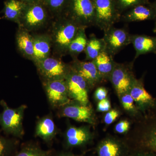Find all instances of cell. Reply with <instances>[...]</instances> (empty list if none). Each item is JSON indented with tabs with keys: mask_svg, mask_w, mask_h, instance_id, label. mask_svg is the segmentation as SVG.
<instances>
[{
	"mask_svg": "<svg viewBox=\"0 0 156 156\" xmlns=\"http://www.w3.org/2000/svg\"><path fill=\"white\" fill-rule=\"evenodd\" d=\"M125 139L132 148H140L156 153V108L151 110L135 122Z\"/></svg>",
	"mask_w": 156,
	"mask_h": 156,
	"instance_id": "6da1fadb",
	"label": "cell"
},
{
	"mask_svg": "<svg viewBox=\"0 0 156 156\" xmlns=\"http://www.w3.org/2000/svg\"><path fill=\"white\" fill-rule=\"evenodd\" d=\"M82 27H83L65 15L55 18L49 34L55 53L61 56L68 54L70 44Z\"/></svg>",
	"mask_w": 156,
	"mask_h": 156,
	"instance_id": "7a4b0ae2",
	"label": "cell"
},
{
	"mask_svg": "<svg viewBox=\"0 0 156 156\" xmlns=\"http://www.w3.org/2000/svg\"><path fill=\"white\" fill-rule=\"evenodd\" d=\"M52 17L41 2L26 4L18 23V27L29 32L36 31L45 27Z\"/></svg>",
	"mask_w": 156,
	"mask_h": 156,
	"instance_id": "3957f363",
	"label": "cell"
},
{
	"mask_svg": "<svg viewBox=\"0 0 156 156\" xmlns=\"http://www.w3.org/2000/svg\"><path fill=\"white\" fill-rule=\"evenodd\" d=\"M3 110L0 113V126L6 134L17 138H22L24 134L23 121L27 106L22 105L19 107L11 108L4 100L0 101Z\"/></svg>",
	"mask_w": 156,
	"mask_h": 156,
	"instance_id": "277c9868",
	"label": "cell"
},
{
	"mask_svg": "<svg viewBox=\"0 0 156 156\" xmlns=\"http://www.w3.org/2000/svg\"><path fill=\"white\" fill-rule=\"evenodd\" d=\"M95 14L94 0H68L63 15L87 28L94 26Z\"/></svg>",
	"mask_w": 156,
	"mask_h": 156,
	"instance_id": "5b68a950",
	"label": "cell"
},
{
	"mask_svg": "<svg viewBox=\"0 0 156 156\" xmlns=\"http://www.w3.org/2000/svg\"><path fill=\"white\" fill-rule=\"evenodd\" d=\"M94 26L103 31L113 27L121 19L116 0H94Z\"/></svg>",
	"mask_w": 156,
	"mask_h": 156,
	"instance_id": "8992f818",
	"label": "cell"
},
{
	"mask_svg": "<svg viewBox=\"0 0 156 156\" xmlns=\"http://www.w3.org/2000/svg\"><path fill=\"white\" fill-rule=\"evenodd\" d=\"M132 63L115 62L109 81L116 93L118 97L129 92L136 79L133 70Z\"/></svg>",
	"mask_w": 156,
	"mask_h": 156,
	"instance_id": "52a82bcc",
	"label": "cell"
},
{
	"mask_svg": "<svg viewBox=\"0 0 156 156\" xmlns=\"http://www.w3.org/2000/svg\"><path fill=\"white\" fill-rule=\"evenodd\" d=\"M35 65L43 81L65 80L71 69L69 64L50 56Z\"/></svg>",
	"mask_w": 156,
	"mask_h": 156,
	"instance_id": "ba28073f",
	"label": "cell"
},
{
	"mask_svg": "<svg viewBox=\"0 0 156 156\" xmlns=\"http://www.w3.org/2000/svg\"><path fill=\"white\" fill-rule=\"evenodd\" d=\"M60 117H66L79 122L87 123L91 126L97 123V118L91 104H82L71 100L58 108Z\"/></svg>",
	"mask_w": 156,
	"mask_h": 156,
	"instance_id": "9c48e42d",
	"label": "cell"
},
{
	"mask_svg": "<svg viewBox=\"0 0 156 156\" xmlns=\"http://www.w3.org/2000/svg\"><path fill=\"white\" fill-rule=\"evenodd\" d=\"M94 138L90 125L80 127L69 126L64 133L63 146L66 150L84 148L91 144Z\"/></svg>",
	"mask_w": 156,
	"mask_h": 156,
	"instance_id": "30bf717a",
	"label": "cell"
},
{
	"mask_svg": "<svg viewBox=\"0 0 156 156\" xmlns=\"http://www.w3.org/2000/svg\"><path fill=\"white\" fill-rule=\"evenodd\" d=\"M132 149L126 139L108 135L97 144L96 156H129Z\"/></svg>",
	"mask_w": 156,
	"mask_h": 156,
	"instance_id": "8fae6325",
	"label": "cell"
},
{
	"mask_svg": "<svg viewBox=\"0 0 156 156\" xmlns=\"http://www.w3.org/2000/svg\"><path fill=\"white\" fill-rule=\"evenodd\" d=\"M104 32L105 51L112 57L131 44V34L125 29L113 26Z\"/></svg>",
	"mask_w": 156,
	"mask_h": 156,
	"instance_id": "7c38bea8",
	"label": "cell"
},
{
	"mask_svg": "<svg viewBox=\"0 0 156 156\" xmlns=\"http://www.w3.org/2000/svg\"><path fill=\"white\" fill-rule=\"evenodd\" d=\"M43 85L52 107L59 108L72 100L69 95L65 80L43 81Z\"/></svg>",
	"mask_w": 156,
	"mask_h": 156,
	"instance_id": "4fadbf2b",
	"label": "cell"
},
{
	"mask_svg": "<svg viewBox=\"0 0 156 156\" xmlns=\"http://www.w3.org/2000/svg\"><path fill=\"white\" fill-rule=\"evenodd\" d=\"M65 81L69 95L72 100L85 105L90 103L88 95L90 89L88 84L80 76L73 70L71 67Z\"/></svg>",
	"mask_w": 156,
	"mask_h": 156,
	"instance_id": "5bb4252c",
	"label": "cell"
},
{
	"mask_svg": "<svg viewBox=\"0 0 156 156\" xmlns=\"http://www.w3.org/2000/svg\"><path fill=\"white\" fill-rule=\"evenodd\" d=\"M129 93L134 99L136 107L143 114L156 108V99L146 90L143 77L135 79Z\"/></svg>",
	"mask_w": 156,
	"mask_h": 156,
	"instance_id": "9a60e30c",
	"label": "cell"
},
{
	"mask_svg": "<svg viewBox=\"0 0 156 156\" xmlns=\"http://www.w3.org/2000/svg\"><path fill=\"white\" fill-rule=\"evenodd\" d=\"M69 64L73 70L87 82L90 90L104 82L93 61H83L76 58L73 59Z\"/></svg>",
	"mask_w": 156,
	"mask_h": 156,
	"instance_id": "2e32d148",
	"label": "cell"
},
{
	"mask_svg": "<svg viewBox=\"0 0 156 156\" xmlns=\"http://www.w3.org/2000/svg\"><path fill=\"white\" fill-rule=\"evenodd\" d=\"M58 133V128L51 115L42 117L37 122L35 135L43 140L47 144H51Z\"/></svg>",
	"mask_w": 156,
	"mask_h": 156,
	"instance_id": "e0dca14e",
	"label": "cell"
},
{
	"mask_svg": "<svg viewBox=\"0 0 156 156\" xmlns=\"http://www.w3.org/2000/svg\"><path fill=\"white\" fill-rule=\"evenodd\" d=\"M34 41L33 62L35 65L50 56L52 42L48 34L32 35Z\"/></svg>",
	"mask_w": 156,
	"mask_h": 156,
	"instance_id": "ac0fdd59",
	"label": "cell"
},
{
	"mask_svg": "<svg viewBox=\"0 0 156 156\" xmlns=\"http://www.w3.org/2000/svg\"><path fill=\"white\" fill-rule=\"evenodd\" d=\"M122 20L126 22L156 20V11L151 4L138 5L126 13Z\"/></svg>",
	"mask_w": 156,
	"mask_h": 156,
	"instance_id": "d6986e66",
	"label": "cell"
},
{
	"mask_svg": "<svg viewBox=\"0 0 156 156\" xmlns=\"http://www.w3.org/2000/svg\"><path fill=\"white\" fill-rule=\"evenodd\" d=\"M131 44L136 51L135 59L144 54L150 53L156 54V36L131 35Z\"/></svg>",
	"mask_w": 156,
	"mask_h": 156,
	"instance_id": "ffe728a7",
	"label": "cell"
},
{
	"mask_svg": "<svg viewBox=\"0 0 156 156\" xmlns=\"http://www.w3.org/2000/svg\"><path fill=\"white\" fill-rule=\"evenodd\" d=\"M17 50L23 57L33 61L34 56V41L30 32L18 27L16 34Z\"/></svg>",
	"mask_w": 156,
	"mask_h": 156,
	"instance_id": "44dd1931",
	"label": "cell"
},
{
	"mask_svg": "<svg viewBox=\"0 0 156 156\" xmlns=\"http://www.w3.org/2000/svg\"><path fill=\"white\" fill-rule=\"evenodd\" d=\"M113 57L105 51L92 60L104 82L109 80L113 70L116 62Z\"/></svg>",
	"mask_w": 156,
	"mask_h": 156,
	"instance_id": "7402d4cb",
	"label": "cell"
},
{
	"mask_svg": "<svg viewBox=\"0 0 156 156\" xmlns=\"http://www.w3.org/2000/svg\"><path fill=\"white\" fill-rule=\"evenodd\" d=\"M26 5L20 0H6L2 11L4 17L18 24Z\"/></svg>",
	"mask_w": 156,
	"mask_h": 156,
	"instance_id": "603a6c76",
	"label": "cell"
},
{
	"mask_svg": "<svg viewBox=\"0 0 156 156\" xmlns=\"http://www.w3.org/2000/svg\"><path fill=\"white\" fill-rule=\"evenodd\" d=\"M105 51V44L103 38H99L92 34L88 39L84 52L86 61H92L101 53Z\"/></svg>",
	"mask_w": 156,
	"mask_h": 156,
	"instance_id": "cb8c5ba5",
	"label": "cell"
},
{
	"mask_svg": "<svg viewBox=\"0 0 156 156\" xmlns=\"http://www.w3.org/2000/svg\"><path fill=\"white\" fill-rule=\"evenodd\" d=\"M54 153L53 150H45L37 143L30 142L22 144L13 156H53Z\"/></svg>",
	"mask_w": 156,
	"mask_h": 156,
	"instance_id": "d4e9b609",
	"label": "cell"
},
{
	"mask_svg": "<svg viewBox=\"0 0 156 156\" xmlns=\"http://www.w3.org/2000/svg\"><path fill=\"white\" fill-rule=\"evenodd\" d=\"M86 28L83 27L80 30L69 47L68 54L70 55L73 59L77 58V56L84 51L87 46L88 38L86 35Z\"/></svg>",
	"mask_w": 156,
	"mask_h": 156,
	"instance_id": "484cf974",
	"label": "cell"
},
{
	"mask_svg": "<svg viewBox=\"0 0 156 156\" xmlns=\"http://www.w3.org/2000/svg\"><path fill=\"white\" fill-rule=\"evenodd\" d=\"M119 98L123 110L134 122L140 119L143 116V114L136 107L134 99L129 92L123 94Z\"/></svg>",
	"mask_w": 156,
	"mask_h": 156,
	"instance_id": "4316f807",
	"label": "cell"
},
{
	"mask_svg": "<svg viewBox=\"0 0 156 156\" xmlns=\"http://www.w3.org/2000/svg\"><path fill=\"white\" fill-rule=\"evenodd\" d=\"M52 17L57 18L64 14L68 0H41Z\"/></svg>",
	"mask_w": 156,
	"mask_h": 156,
	"instance_id": "83f0119b",
	"label": "cell"
},
{
	"mask_svg": "<svg viewBox=\"0 0 156 156\" xmlns=\"http://www.w3.org/2000/svg\"><path fill=\"white\" fill-rule=\"evenodd\" d=\"M19 142L0 135V156H13L17 151Z\"/></svg>",
	"mask_w": 156,
	"mask_h": 156,
	"instance_id": "f1b7e54d",
	"label": "cell"
},
{
	"mask_svg": "<svg viewBox=\"0 0 156 156\" xmlns=\"http://www.w3.org/2000/svg\"><path fill=\"white\" fill-rule=\"evenodd\" d=\"M117 6L120 11L132 9L135 6L147 3V0H116Z\"/></svg>",
	"mask_w": 156,
	"mask_h": 156,
	"instance_id": "f546056e",
	"label": "cell"
},
{
	"mask_svg": "<svg viewBox=\"0 0 156 156\" xmlns=\"http://www.w3.org/2000/svg\"><path fill=\"white\" fill-rule=\"evenodd\" d=\"M131 127V122L129 120H121L116 124L115 131L119 134H127L130 131Z\"/></svg>",
	"mask_w": 156,
	"mask_h": 156,
	"instance_id": "4dcf8cb0",
	"label": "cell"
},
{
	"mask_svg": "<svg viewBox=\"0 0 156 156\" xmlns=\"http://www.w3.org/2000/svg\"><path fill=\"white\" fill-rule=\"evenodd\" d=\"M120 111L117 108L111 109L107 112L104 117V122L105 125L109 126L112 124L121 115Z\"/></svg>",
	"mask_w": 156,
	"mask_h": 156,
	"instance_id": "1f68e13d",
	"label": "cell"
},
{
	"mask_svg": "<svg viewBox=\"0 0 156 156\" xmlns=\"http://www.w3.org/2000/svg\"><path fill=\"white\" fill-rule=\"evenodd\" d=\"M108 90L105 87H97L94 92V98L97 102L103 100L107 98Z\"/></svg>",
	"mask_w": 156,
	"mask_h": 156,
	"instance_id": "d6a6232c",
	"label": "cell"
},
{
	"mask_svg": "<svg viewBox=\"0 0 156 156\" xmlns=\"http://www.w3.org/2000/svg\"><path fill=\"white\" fill-rule=\"evenodd\" d=\"M111 109V104L108 98L98 102L97 111L98 112H107Z\"/></svg>",
	"mask_w": 156,
	"mask_h": 156,
	"instance_id": "836d02e7",
	"label": "cell"
},
{
	"mask_svg": "<svg viewBox=\"0 0 156 156\" xmlns=\"http://www.w3.org/2000/svg\"><path fill=\"white\" fill-rule=\"evenodd\" d=\"M129 156H156V153L144 149L132 148Z\"/></svg>",
	"mask_w": 156,
	"mask_h": 156,
	"instance_id": "e575fe53",
	"label": "cell"
},
{
	"mask_svg": "<svg viewBox=\"0 0 156 156\" xmlns=\"http://www.w3.org/2000/svg\"><path fill=\"white\" fill-rule=\"evenodd\" d=\"M53 156H82L81 155H78L75 154L69 151H64L54 153V154Z\"/></svg>",
	"mask_w": 156,
	"mask_h": 156,
	"instance_id": "d590c367",
	"label": "cell"
},
{
	"mask_svg": "<svg viewBox=\"0 0 156 156\" xmlns=\"http://www.w3.org/2000/svg\"><path fill=\"white\" fill-rule=\"evenodd\" d=\"M26 4H31V3L38 2L41 0H20Z\"/></svg>",
	"mask_w": 156,
	"mask_h": 156,
	"instance_id": "8d00e7d4",
	"label": "cell"
},
{
	"mask_svg": "<svg viewBox=\"0 0 156 156\" xmlns=\"http://www.w3.org/2000/svg\"><path fill=\"white\" fill-rule=\"evenodd\" d=\"M151 5H152L153 7H154V9H155V10L156 11V1L154 2Z\"/></svg>",
	"mask_w": 156,
	"mask_h": 156,
	"instance_id": "74e56055",
	"label": "cell"
},
{
	"mask_svg": "<svg viewBox=\"0 0 156 156\" xmlns=\"http://www.w3.org/2000/svg\"><path fill=\"white\" fill-rule=\"evenodd\" d=\"M153 31L154 32V33L156 34V22L155 23V25L154 27Z\"/></svg>",
	"mask_w": 156,
	"mask_h": 156,
	"instance_id": "f35d334b",
	"label": "cell"
},
{
	"mask_svg": "<svg viewBox=\"0 0 156 156\" xmlns=\"http://www.w3.org/2000/svg\"></svg>",
	"mask_w": 156,
	"mask_h": 156,
	"instance_id": "ab89813d",
	"label": "cell"
}]
</instances>
